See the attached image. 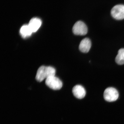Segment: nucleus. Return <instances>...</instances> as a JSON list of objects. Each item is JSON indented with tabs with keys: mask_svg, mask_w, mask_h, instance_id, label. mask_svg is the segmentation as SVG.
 I'll list each match as a JSON object with an SVG mask.
<instances>
[{
	"mask_svg": "<svg viewBox=\"0 0 124 124\" xmlns=\"http://www.w3.org/2000/svg\"><path fill=\"white\" fill-rule=\"evenodd\" d=\"M55 69L52 67L41 66L37 71L35 79L37 81L41 82L45 79L55 76Z\"/></svg>",
	"mask_w": 124,
	"mask_h": 124,
	"instance_id": "f257e3e1",
	"label": "nucleus"
},
{
	"mask_svg": "<svg viewBox=\"0 0 124 124\" xmlns=\"http://www.w3.org/2000/svg\"><path fill=\"white\" fill-rule=\"evenodd\" d=\"M45 83L46 86L49 88L55 90L61 89L63 86V83L61 80L55 76L46 79Z\"/></svg>",
	"mask_w": 124,
	"mask_h": 124,
	"instance_id": "f03ea898",
	"label": "nucleus"
},
{
	"mask_svg": "<svg viewBox=\"0 0 124 124\" xmlns=\"http://www.w3.org/2000/svg\"><path fill=\"white\" fill-rule=\"evenodd\" d=\"M119 96V93L117 90L113 87L107 88L103 94L105 100L109 102L115 101L117 100Z\"/></svg>",
	"mask_w": 124,
	"mask_h": 124,
	"instance_id": "7ed1b4c3",
	"label": "nucleus"
},
{
	"mask_svg": "<svg viewBox=\"0 0 124 124\" xmlns=\"http://www.w3.org/2000/svg\"><path fill=\"white\" fill-rule=\"evenodd\" d=\"M72 31L75 35H85L87 33L88 28L84 23L79 21L74 24L72 28Z\"/></svg>",
	"mask_w": 124,
	"mask_h": 124,
	"instance_id": "20e7f679",
	"label": "nucleus"
},
{
	"mask_svg": "<svg viewBox=\"0 0 124 124\" xmlns=\"http://www.w3.org/2000/svg\"><path fill=\"white\" fill-rule=\"evenodd\" d=\"M111 15L113 17L117 20L124 19V5H117L112 8Z\"/></svg>",
	"mask_w": 124,
	"mask_h": 124,
	"instance_id": "39448f33",
	"label": "nucleus"
},
{
	"mask_svg": "<svg viewBox=\"0 0 124 124\" xmlns=\"http://www.w3.org/2000/svg\"><path fill=\"white\" fill-rule=\"evenodd\" d=\"M72 92L74 96L78 99H83L86 95V91L81 85H77L74 86L73 88Z\"/></svg>",
	"mask_w": 124,
	"mask_h": 124,
	"instance_id": "423d86ee",
	"label": "nucleus"
},
{
	"mask_svg": "<svg viewBox=\"0 0 124 124\" xmlns=\"http://www.w3.org/2000/svg\"><path fill=\"white\" fill-rule=\"evenodd\" d=\"M91 43L89 38H86L82 40L79 46V49L82 52L87 53L90 49Z\"/></svg>",
	"mask_w": 124,
	"mask_h": 124,
	"instance_id": "0eeeda50",
	"label": "nucleus"
},
{
	"mask_svg": "<svg viewBox=\"0 0 124 124\" xmlns=\"http://www.w3.org/2000/svg\"><path fill=\"white\" fill-rule=\"evenodd\" d=\"M42 22L41 19L38 18H34L31 19L28 25L32 33L35 32L41 27Z\"/></svg>",
	"mask_w": 124,
	"mask_h": 124,
	"instance_id": "6e6552de",
	"label": "nucleus"
},
{
	"mask_svg": "<svg viewBox=\"0 0 124 124\" xmlns=\"http://www.w3.org/2000/svg\"><path fill=\"white\" fill-rule=\"evenodd\" d=\"M20 33L23 38H25L30 36L32 32L29 28L28 25H24L21 28Z\"/></svg>",
	"mask_w": 124,
	"mask_h": 124,
	"instance_id": "1a4fd4ad",
	"label": "nucleus"
},
{
	"mask_svg": "<svg viewBox=\"0 0 124 124\" xmlns=\"http://www.w3.org/2000/svg\"><path fill=\"white\" fill-rule=\"evenodd\" d=\"M115 61L118 64L122 65L124 64V48L119 49L116 57Z\"/></svg>",
	"mask_w": 124,
	"mask_h": 124,
	"instance_id": "9d476101",
	"label": "nucleus"
}]
</instances>
